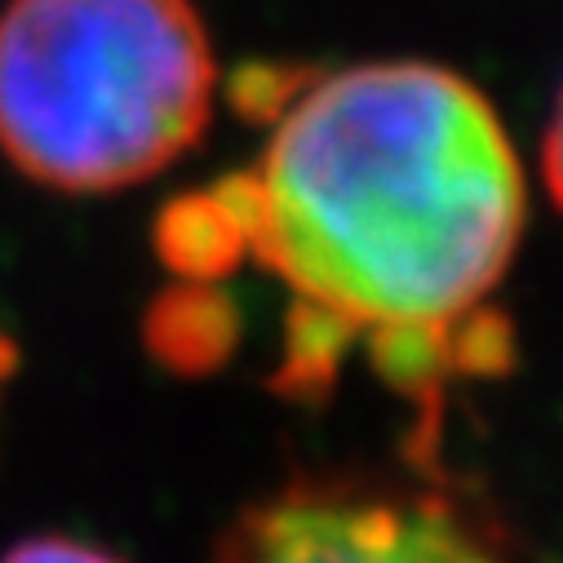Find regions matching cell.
Masks as SVG:
<instances>
[{"instance_id": "2", "label": "cell", "mask_w": 563, "mask_h": 563, "mask_svg": "<svg viewBox=\"0 0 563 563\" xmlns=\"http://www.w3.org/2000/svg\"><path fill=\"white\" fill-rule=\"evenodd\" d=\"M218 63L196 0H5L0 156L102 196L183 161L213 115Z\"/></svg>"}, {"instance_id": "7", "label": "cell", "mask_w": 563, "mask_h": 563, "mask_svg": "<svg viewBox=\"0 0 563 563\" xmlns=\"http://www.w3.org/2000/svg\"><path fill=\"white\" fill-rule=\"evenodd\" d=\"M541 174H545L550 200L563 209V85H559V98H554V115H550V124H545V137H541Z\"/></svg>"}, {"instance_id": "6", "label": "cell", "mask_w": 563, "mask_h": 563, "mask_svg": "<svg viewBox=\"0 0 563 563\" xmlns=\"http://www.w3.org/2000/svg\"><path fill=\"white\" fill-rule=\"evenodd\" d=\"M0 563H124V559L80 537H27L0 554Z\"/></svg>"}, {"instance_id": "3", "label": "cell", "mask_w": 563, "mask_h": 563, "mask_svg": "<svg viewBox=\"0 0 563 563\" xmlns=\"http://www.w3.org/2000/svg\"><path fill=\"white\" fill-rule=\"evenodd\" d=\"M213 563H501V545L444 488L324 475L244 506Z\"/></svg>"}, {"instance_id": "1", "label": "cell", "mask_w": 563, "mask_h": 563, "mask_svg": "<svg viewBox=\"0 0 563 563\" xmlns=\"http://www.w3.org/2000/svg\"><path fill=\"white\" fill-rule=\"evenodd\" d=\"M222 213L320 324L427 342L497 294L528 196L497 107L462 71L386 58L307 85Z\"/></svg>"}, {"instance_id": "4", "label": "cell", "mask_w": 563, "mask_h": 563, "mask_svg": "<svg viewBox=\"0 0 563 563\" xmlns=\"http://www.w3.org/2000/svg\"><path fill=\"white\" fill-rule=\"evenodd\" d=\"M147 346L156 360L183 373L213 368L231 342V316L213 294L174 289L147 311Z\"/></svg>"}, {"instance_id": "5", "label": "cell", "mask_w": 563, "mask_h": 563, "mask_svg": "<svg viewBox=\"0 0 563 563\" xmlns=\"http://www.w3.org/2000/svg\"><path fill=\"white\" fill-rule=\"evenodd\" d=\"M156 249L169 266H178L187 275H218L235 262L240 240H235V227L218 200L183 196L161 213Z\"/></svg>"}, {"instance_id": "8", "label": "cell", "mask_w": 563, "mask_h": 563, "mask_svg": "<svg viewBox=\"0 0 563 563\" xmlns=\"http://www.w3.org/2000/svg\"><path fill=\"white\" fill-rule=\"evenodd\" d=\"M14 364H19V346H14V338L5 329H0V382L14 373Z\"/></svg>"}]
</instances>
